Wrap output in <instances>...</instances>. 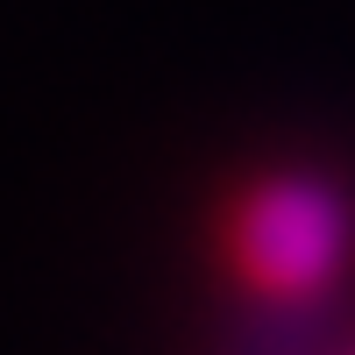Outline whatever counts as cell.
I'll return each mask as SVG.
<instances>
[{
    "label": "cell",
    "instance_id": "cell-1",
    "mask_svg": "<svg viewBox=\"0 0 355 355\" xmlns=\"http://www.w3.org/2000/svg\"><path fill=\"white\" fill-rule=\"evenodd\" d=\"M234 263L263 299H320L348 263V206L327 178L284 171L234 206Z\"/></svg>",
    "mask_w": 355,
    "mask_h": 355
}]
</instances>
